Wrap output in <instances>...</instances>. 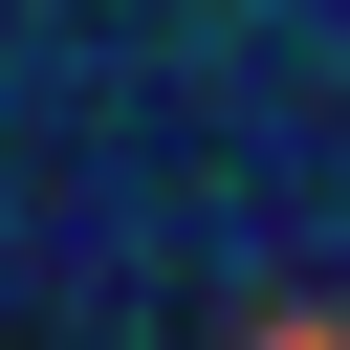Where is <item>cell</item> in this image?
I'll return each mask as SVG.
<instances>
[{"label":"cell","mask_w":350,"mask_h":350,"mask_svg":"<svg viewBox=\"0 0 350 350\" xmlns=\"http://www.w3.org/2000/svg\"><path fill=\"white\" fill-rule=\"evenodd\" d=\"M284 350H350V328H284Z\"/></svg>","instance_id":"1"}]
</instances>
